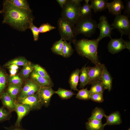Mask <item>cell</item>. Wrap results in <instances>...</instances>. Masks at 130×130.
Here are the masks:
<instances>
[{"instance_id": "3", "label": "cell", "mask_w": 130, "mask_h": 130, "mask_svg": "<svg viewBox=\"0 0 130 130\" xmlns=\"http://www.w3.org/2000/svg\"><path fill=\"white\" fill-rule=\"evenodd\" d=\"M98 24L92 18L91 14L84 17H80L72 28L74 36L76 37L82 34L87 37H90L95 33Z\"/></svg>"}, {"instance_id": "8", "label": "cell", "mask_w": 130, "mask_h": 130, "mask_svg": "<svg viewBox=\"0 0 130 130\" xmlns=\"http://www.w3.org/2000/svg\"><path fill=\"white\" fill-rule=\"evenodd\" d=\"M99 20L97 28L100 30V34L97 39L99 42L106 37H109L111 39V34L113 28L109 24L106 17L104 15L100 17Z\"/></svg>"}, {"instance_id": "35", "label": "cell", "mask_w": 130, "mask_h": 130, "mask_svg": "<svg viewBox=\"0 0 130 130\" xmlns=\"http://www.w3.org/2000/svg\"><path fill=\"white\" fill-rule=\"evenodd\" d=\"M11 113L3 106L0 107V122L9 120L11 117Z\"/></svg>"}, {"instance_id": "46", "label": "cell", "mask_w": 130, "mask_h": 130, "mask_svg": "<svg viewBox=\"0 0 130 130\" xmlns=\"http://www.w3.org/2000/svg\"><path fill=\"white\" fill-rule=\"evenodd\" d=\"M2 13V10L0 11V14Z\"/></svg>"}, {"instance_id": "39", "label": "cell", "mask_w": 130, "mask_h": 130, "mask_svg": "<svg viewBox=\"0 0 130 130\" xmlns=\"http://www.w3.org/2000/svg\"><path fill=\"white\" fill-rule=\"evenodd\" d=\"M28 28L31 30L33 36L34 40L36 41L38 40L39 32L38 28L35 26L33 22L30 23Z\"/></svg>"}, {"instance_id": "18", "label": "cell", "mask_w": 130, "mask_h": 130, "mask_svg": "<svg viewBox=\"0 0 130 130\" xmlns=\"http://www.w3.org/2000/svg\"><path fill=\"white\" fill-rule=\"evenodd\" d=\"M8 77L6 70L0 65V97L7 88Z\"/></svg>"}, {"instance_id": "45", "label": "cell", "mask_w": 130, "mask_h": 130, "mask_svg": "<svg viewBox=\"0 0 130 130\" xmlns=\"http://www.w3.org/2000/svg\"><path fill=\"white\" fill-rule=\"evenodd\" d=\"M9 72L10 74L9 76L11 77L14 76L16 75L18 70H13L9 69Z\"/></svg>"}, {"instance_id": "6", "label": "cell", "mask_w": 130, "mask_h": 130, "mask_svg": "<svg viewBox=\"0 0 130 130\" xmlns=\"http://www.w3.org/2000/svg\"><path fill=\"white\" fill-rule=\"evenodd\" d=\"M129 18L124 14L116 16L114 21L110 25L114 29H117L123 35H129L130 34V23Z\"/></svg>"}, {"instance_id": "29", "label": "cell", "mask_w": 130, "mask_h": 130, "mask_svg": "<svg viewBox=\"0 0 130 130\" xmlns=\"http://www.w3.org/2000/svg\"><path fill=\"white\" fill-rule=\"evenodd\" d=\"M105 114L102 109L96 107L92 110L91 116L88 120L95 119L102 121L103 118Z\"/></svg>"}, {"instance_id": "12", "label": "cell", "mask_w": 130, "mask_h": 130, "mask_svg": "<svg viewBox=\"0 0 130 130\" xmlns=\"http://www.w3.org/2000/svg\"><path fill=\"white\" fill-rule=\"evenodd\" d=\"M32 110V109L30 106L26 104H20L16 102L14 111L17 114V117L14 125L20 126L23 118Z\"/></svg>"}, {"instance_id": "24", "label": "cell", "mask_w": 130, "mask_h": 130, "mask_svg": "<svg viewBox=\"0 0 130 130\" xmlns=\"http://www.w3.org/2000/svg\"><path fill=\"white\" fill-rule=\"evenodd\" d=\"M34 65L29 61L26 64L23 66L19 74L24 80H26L28 79L30 74L34 70Z\"/></svg>"}, {"instance_id": "19", "label": "cell", "mask_w": 130, "mask_h": 130, "mask_svg": "<svg viewBox=\"0 0 130 130\" xmlns=\"http://www.w3.org/2000/svg\"><path fill=\"white\" fill-rule=\"evenodd\" d=\"M22 86L13 84H8L5 92L16 101L17 96L22 88Z\"/></svg>"}, {"instance_id": "17", "label": "cell", "mask_w": 130, "mask_h": 130, "mask_svg": "<svg viewBox=\"0 0 130 130\" xmlns=\"http://www.w3.org/2000/svg\"><path fill=\"white\" fill-rule=\"evenodd\" d=\"M104 117L106 121L104 124L105 126L107 125H119L122 123L120 115L118 111L113 112L108 116L105 114Z\"/></svg>"}, {"instance_id": "9", "label": "cell", "mask_w": 130, "mask_h": 130, "mask_svg": "<svg viewBox=\"0 0 130 130\" xmlns=\"http://www.w3.org/2000/svg\"><path fill=\"white\" fill-rule=\"evenodd\" d=\"M16 102L20 104L30 106L32 110H40L43 106L37 93L31 96L17 98Z\"/></svg>"}, {"instance_id": "28", "label": "cell", "mask_w": 130, "mask_h": 130, "mask_svg": "<svg viewBox=\"0 0 130 130\" xmlns=\"http://www.w3.org/2000/svg\"><path fill=\"white\" fill-rule=\"evenodd\" d=\"M55 93L57 94L62 99H66L72 97L74 94L71 90L59 88L58 90L55 91Z\"/></svg>"}, {"instance_id": "1", "label": "cell", "mask_w": 130, "mask_h": 130, "mask_svg": "<svg viewBox=\"0 0 130 130\" xmlns=\"http://www.w3.org/2000/svg\"><path fill=\"white\" fill-rule=\"evenodd\" d=\"M3 6L2 23L7 24L17 30L24 31L28 28L30 23L33 22L34 18L31 9L18 7L8 0L3 1Z\"/></svg>"}, {"instance_id": "25", "label": "cell", "mask_w": 130, "mask_h": 130, "mask_svg": "<svg viewBox=\"0 0 130 130\" xmlns=\"http://www.w3.org/2000/svg\"><path fill=\"white\" fill-rule=\"evenodd\" d=\"M37 85L31 79H28L26 80L24 86H22L17 99L23 97L26 93Z\"/></svg>"}, {"instance_id": "34", "label": "cell", "mask_w": 130, "mask_h": 130, "mask_svg": "<svg viewBox=\"0 0 130 130\" xmlns=\"http://www.w3.org/2000/svg\"><path fill=\"white\" fill-rule=\"evenodd\" d=\"M91 94L87 88H82L78 91L76 96V98L82 100H87L90 99Z\"/></svg>"}, {"instance_id": "11", "label": "cell", "mask_w": 130, "mask_h": 130, "mask_svg": "<svg viewBox=\"0 0 130 130\" xmlns=\"http://www.w3.org/2000/svg\"><path fill=\"white\" fill-rule=\"evenodd\" d=\"M43 106L47 107L49 105L52 95L55 93L51 87H40L36 93Z\"/></svg>"}, {"instance_id": "43", "label": "cell", "mask_w": 130, "mask_h": 130, "mask_svg": "<svg viewBox=\"0 0 130 130\" xmlns=\"http://www.w3.org/2000/svg\"><path fill=\"white\" fill-rule=\"evenodd\" d=\"M5 68L13 70H18L19 68V66L14 64L10 65Z\"/></svg>"}, {"instance_id": "13", "label": "cell", "mask_w": 130, "mask_h": 130, "mask_svg": "<svg viewBox=\"0 0 130 130\" xmlns=\"http://www.w3.org/2000/svg\"><path fill=\"white\" fill-rule=\"evenodd\" d=\"M30 79L40 87H51L53 86V82L51 79H48L40 76L34 70L30 74Z\"/></svg>"}, {"instance_id": "4", "label": "cell", "mask_w": 130, "mask_h": 130, "mask_svg": "<svg viewBox=\"0 0 130 130\" xmlns=\"http://www.w3.org/2000/svg\"><path fill=\"white\" fill-rule=\"evenodd\" d=\"M80 3L75 2L73 0H67L61 13V17L70 23L73 28L80 17Z\"/></svg>"}, {"instance_id": "40", "label": "cell", "mask_w": 130, "mask_h": 130, "mask_svg": "<svg viewBox=\"0 0 130 130\" xmlns=\"http://www.w3.org/2000/svg\"><path fill=\"white\" fill-rule=\"evenodd\" d=\"M103 93H97L91 95L90 99L96 102L101 103L104 101Z\"/></svg>"}, {"instance_id": "20", "label": "cell", "mask_w": 130, "mask_h": 130, "mask_svg": "<svg viewBox=\"0 0 130 130\" xmlns=\"http://www.w3.org/2000/svg\"><path fill=\"white\" fill-rule=\"evenodd\" d=\"M90 5L95 13L101 11L107 8V0H91Z\"/></svg>"}, {"instance_id": "15", "label": "cell", "mask_w": 130, "mask_h": 130, "mask_svg": "<svg viewBox=\"0 0 130 130\" xmlns=\"http://www.w3.org/2000/svg\"><path fill=\"white\" fill-rule=\"evenodd\" d=\"M3 106L11 112L14 111L16 101L12 99L8 94L4 92L0 97Z\"/></svg>"}, {"instance_id": "21", "label": "cell", "mask_w": 130, "mask_h": 130, "mask_svg": "<svg viewBox=\"0 0 130 130\" xmlns=\"http://www.w3.org/2000/svg\"><path fill=\"white\" fill-rule=\"evenodd\" d=\"M80 70L78 69H77L71 73L69 80L71 89L74 91H78L77 86L79 79V75Z\"/></svg>"}, {"instance_id": "23", "label": "cell", "mask_w": 130, "mask_h": 130, "mask_svg": "<svg viewBox=\"0 0 130 130\" xmlns=\"http://www.w3.org/2000/svg\"><path fill=\"white\" fill-rule=\"evenodd\" d=\"M80 87L83 88L88 84L89 80L88 67H86V65L84 66L80 70Z\"/></svg>"}, {"instance_id": "7", "label": "cell", "mask_w": 130, "mask_h": 130, "mask_svg": "<svg viewBox=\"0 0 130 130\" xmlns=\"http://www.w3.org/2000/svg\"><path fill=\"white\" fill-rule=\"evenodd\" d=\"M107 48L109 51L112 54L118 53L126 48L130 51V42L123 39L121 37L111 38L108 43Z\"/></svg>"}, {"instance_id": "41", "label": "cell", "mask_w": 130, "mask_h": 130, "mask_svg": "<svg viewBox=\"0 0 130 130\" xmlns=\"http://www.w3.org/2000/svg\"><path fill=\"white\" fill-rule=\"evenodd\" d=\"M124 15L129 18L130 16V0H126L125 7L124 11Z\"/></svg>"}, {"instance_id": "44", "label": "cell", "mask_w": 130, "mask_h": 130, "mask_svg": "<svg viewBox=\"0 0 130 130\" xmlns=\"http://www.w3.org/2000/svg\"><path fill=\"white\" fill-rule=\"evenodd\" d=\"M61 7L62 9L65 3L67 0H56Z\"/></svg>"}, {"instance_id": "36", "label": "cell", "mask_w": 130, "mask_h": 130, "mask_svg": "<svg viewBox=\"0 0 130 130\" xmlns=\"http://www.w3.org/2000/svg\"><path fill=\"white\" fill-rule=\"evenodd\" d=\"M24 81L20 75H16L14 76L8 77V84H13L22 86Z\"/></svg>"}, {"instance_id": "5", "label": "cell", "mask_w": 130, "mask_h": 130, "mask_svg": "<svg viewBox=\"0 0 130 130\" xmlns=\"http://www.w3.org/2000/svg\"><path fill=\"white\" fill-rule=\"evenodd\" d=\"M57 25L61 39L71 43L75 39L72 31L73 27L70 23L60 17L57 21Z\"/></svg>"}, {"instance_id": "31", "label": "cell", "mask_w": 130, "mask_h": 130, "mask_svg": "<svg viewBox=\"0 0 130 130\" xmlns=\"http://www.w3.org/2000/svg\"><path fill=\"white\" fill-rule=\"evenodd\" d=\"M63 45V40L60 39L59 40L56 41L53 43L51 49L54 53L62 56Z\"/></svg>"}, {"instance_id": "16", "label": "cell", "mask_w": 130, "mask_h": 130, "mask_svg": "<svg viewBox=\"0 0 130 130\" xmlns=\"http://www.w3.org/2000/svg\"><path fill=\"white\" fill-rule=\"evenodd\" d=\"M100 80L102 81L104 90L110 92L112 88V78L105 67Z\"/></svg>"}, {"instance_id": "10", "label": "cell", "mask_w": 130, "mask_h": 130, "mask_svg": "<svg viewBox=\"0 0 130 130\" xmlns=\"http://www.w3.org/2000/svg\"><path fill=\"white\" fill-rule=\"evenodd\" d=\"M105 67V65L101 63L95 66L88 67L89 79L87 84L99 81Z\"/></svg>"}, {"instance_id": "27", "label": "cell", "mask_w": 130, "mask_h": 130, "mask_svg": "<svg viewBox=\"0 0 130 130\" xmlns=\"http://www.w3.org/2000/svg\"><path fill=\"white\" fill-rule=\"evenodd\" d=\"M84 4L80 7L79 10L80 17H84L91 15L92 8L89 3V0H85Z\"/></svg>"}, {"instance_id": "38", "label": "cell", "mask_w": 130, "mask_h": 130, "mask_svg": "<svg viewBox=\"0 0 130 130\" xmlns=\"http://www.w3.org/2000/svg\"><path fill=\"white\" fill-rule=\"evenodd\" d=\"M56 28V27L51 25L50 24L47 23L42 24L38 28L39 33L46 32Z\"/></svg>"}, {"instance_id": "32", "label": "cell", "mask_w": 130, "mask_h": 130, "mask_svg": "<svg viewBox=\"0 0 130 130\" xmlns=\"http://www.w3.org/2000/svg\"><path fill=\"white\" fill-rule=\"evenodd\" d=\"M91 84V87L89 90L91 95L97 93H103L104 90L101 80Z\"/></svg>"}, {"instance_id": "30", "label": "cell", "mask_w": 130, "mask_h": 130, "mask_svg": "<svg viewBox=\"0 0 130 130\" xmlns=\"http://www.w3.org/2000/svg\"><path fill=\"white\" fill-rule=\"evenodd\" d=\"M64 45L62 50V56L65 58L70 57L73 54V50L71 45V42H68L63 40Z\"/></svg>"}, {"instance_id": "47", "label": "cell", "mask_w": 130, "mask_h": 130, "mask_svg": "<svg viewBox=\"0 0 130 130\" xmlns=\"http://www.w3.org/2000/svg\"><path fill=\"white\" fill-rule=\"evenodd\" d=\"M128 130H130V128H129L128 129Z\"/></svg>"}, {"instance_id": "22", "label": "cell", "mask_w": 130, "mask_h": 130, "mask_svg": "<svg viewBox=\"0 0 130 130\" xmlns=\"http://www.w3.org/2000/svg\"><path fill=\"white\" fill-rule=\"evenodd\" d=\"M85 125L87 130H104L105 126L101 121L95 119L88 120Z\"/></svg>"}, {"instance_id": "37", "label": "cell", "mask_w": 130, "mask_h": 130, "mask_svg": "<svg viewBox=\"0 0 130 130\" xmlns=\"http://www.w3.org/2000/svg\"><path fill=\"white\" fill-rule=\"evenodd\" d=\"M34 70L40 76L45 78L51 79L50 76L46 70L38 64L34 65Z\"/></svg>"}, {"instance_id": "14", "label": "cell", "mask_w": 130, "mask_h": 130, "mask_svg": "<svg viewBox=\"0 0 130 130\" xmlns=\"http://www.w3.org/2000/svg\"><path fill=\"white\" fill-rule=\"evenodd\" d=\"M107 8L110 13L117 16L121 14L124 6L121 0H114L108 3Z\"/></svg>"}, {"instance_id": "42", "label": "cell", "mask_w": 130, "mask_h": 130, "mask_svg": "<svg viewBox=\"0 0 130 130\" xmlns=\"http://www.w3.org/2000/svg\"><path fill=\"white\" fill-rule=\"evenodd\" d=\"M4 128L6 130H27L24 129L20 126H12L9 127H4Z\"/></svg>"}, {"instance_id": "2", "label": "cell", "mask_w": 130, "mask_h": 130, "mask_svg": "<svg viewBox=\"0 0 130 130\" xmlns=\"http://www.w3.org/2000/svg\"><path fill=\"white\" fill-rule=\"evenodd\" d=\"M99 42L97 39L83 38L79 40L75 39L72 42L79 55L87 58L96 65L101 63L97 52Z\"/></svg>"}, {"instance_id": "33", "label": "cell", "mask_w": 130, "mask_h": 130, "mask_svg": "<svg viewBox=\"0 0 130 130\" xmlns=\"http://www.w3.org/2000/svg\"><path fill=\"white\" fill-rule=\"evenodd\" d=\"M8 1L16 6L21 8L30 9V6L27 0H8Z\"/></svg>"}, {"instance_id": "26", "label": "cell", "mask_w": 130, "mask_h": 130, "mask_svg": "<svg viewBox=\"0 0 130 130\" xmlns=\"http://www.w3.org/2000/svg\"><path fill=\"white\" fill-rule=\"evenodd\" d=\"M29 61L24 57H20L9 60L5 63L3 65V66L5 68L10 65L13 64L18 66H23L26 64Z\"/></svg>"}]
</instances>
